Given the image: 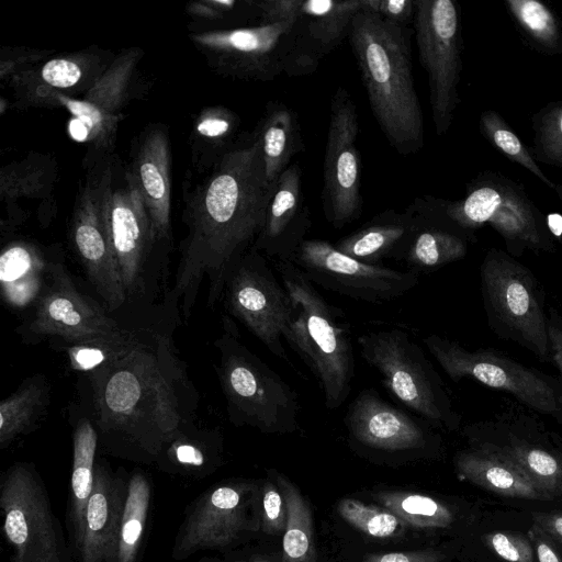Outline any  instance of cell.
Masks as SVG:
<instances>
[{
	"instance_id": "6da1fadb",
	"label": "cell",
	"mask_w": 562,
	"mask_h": 562,
	"mask_svg": "<svg viewBox=\"0 0 562 562\" xmlns=\"http://www.w3.org/2000/svg\"><path fill=\"white\" fill-rule=\"evenodd\" d=\"M276 187L267 178L256 127L239 136L196 188L187 210L189 232L170 292V302H181L187 318L205 278L207 305L223 296L228 274L262 229Z\"/></svg>"
},
{
	"instance_id": "7a4b0ae2",
	"label": "cell",
	"mask_w": 562,
	"mask_h": 562,
	"mask_svg": "<svg viewBox=\"0 0 562 562\" xmlns=\"http://www.w3.org/2000/svg\"><path fill=\"white\" fill-rule=\"evenodd\" d=\"M87 375L95 426L113 449L123 447L132 458L155 462L192 426L195 392L167 335L147 329Z\"/></svg>"
},
{
	"instance_id": "3957f363",
	"label": "cell",
	"mask_w": 562,
	"mask_h": 562,
	"mask_svg": "<svg viewBox=\"0 0 562 562\" xmlns=\"http://www.w3.org/2000/svg\"><path fill=\"white\" fill-rule=\"evenodd\" d=\"M413 33L409 26L361 9L348 34L372 113L390 145L403 156L424 146L423 112L412 71Z\"/></svg>"
},
{
	"instance_id": "277c9868",
	"label": "cell",
	"mask_w": 562,
	"mask_h": 562,
	"mask_svg": "<svg viewBox=\"0 0 562 562\" xmlns=\"http://www.w3.org/2000/svg\"><path fill=\"white\" fill-rule=\"evenodd\" d=\"M274 268L294 308L285 340L315 376L326 408L337 409L348 398L355 375L350 324L293 262L276 260Z\"/></svg>"
},
{
	"instance_id": "5b68a950",
	"label": "cell",
	"mask_w": 562,
	"mask_h": 562,
	"mask_svg": "<svg viewBox=\"0 0 562 562\" xmlns=\"http://www.w3.org/2000/svg\"><path fill=\"white\" fill-rule=\"evenodd\" d=\"M215 341L217 375L229 420L262 434H292L300 427L296 392L240 340L235 324L225 317Z\"/></svg>"
},
{
	"instance_id": "8992f818",
	"label": "cell",
	"mask_w": 562,
	"mask_h": 562,
	"mask_svg": "<svg viewBox=\"0 0 562 562\" xmlns=\"http://www.w3.org/2000/svg\"><path fill=\"white\" fill-rule=\"evenodd\" d=\"M441 204L446 215L468 233L492 226L503 237L509 255L555 250L547 216L521 183L499 172H480L467 183L462 199H441Z\"/></svg>"
},
{
	"instance_id": "52a82bcc",
	"label": "cell",
	"mask_w": 562,
	"mask_h": 562,
	"mask_svg": "<svg viewBox=\"0 0 562 562\" xmlns=\"http://www.w3.org/2000/svg\"><path fill=\"white\" fill-rule=\"evenodd\" d=\"M363 360L387 392L435 428L457 430L462 422L448 390L422 347L402 328L370 330L357 339Z\"/></svg>"
},
{
	"instance_id": "ba28073f",
	"label": "cell",
	"mask_w": 562,
	"mask_h": 562,
	"mask_svg": "<svg viewBox=\"0 0 562 562\" xmlns=\"http://www.w3.org/2000/svg\"><path fill=\"white\" fill-rule=\"evenodd\" d=\"M480 277L490 328L499 338L552 362L544 297L531 270L504 250L491 248L481 263Z\"/></svg>"
},
{
	"instance_id": "9c48e42d",
	"label": "cell",
	"mask_w": 562,
	"mask_h": 562,
	"mask_svg": "<svg viewBox=\"0 0 562 562\" xmlns=\"http://www.w3.org/2000/svg\"><path fill=\"white\" fill-rule=\"evenodd\" d=\"M0 508L10 562H74L45 484L33 465L18 462L3 473Z\"/></svg>"
},
{
	"instance_id": "30bf717a",
	"label": "cell",
	"mask_w": 562,
	"mask_h": 562,
	"mask_svg": "<svg viewBox=\"0 0 562 562\" xmlns=\"http://www.w3.org/2000/svg\"><path fill=\"white\" fill-rule=\"evenodd\" d=\"M295 20L191 34L218 74L239 80L271 81L285 72L308 75L296 44Z\"/></svg>"
},
{
	"instance_id": "8fae6325",
	"label": "cell",
	"mask_w": 562,
	"mask_h": 562,
	"mask_svg": "<svg viewBox=\"0 0 562 562\" xmlns=\"http://www.w3.org/2000/svg\"><path fill=\"white\" fill-rule=\"evenodd\" d=\"M422 340L453 382L474 379L509 393L528 408L562 424V383L557 378L494 350H468L458 341L436 334Z\"/></svg>"
},
{
	"instance_id": "7c38bea8",
	"label": "cell",
	"mask_w": 562,
	"mask_h": 562,
	"mask_svg": "<svg viewBox=\"0 0 562 562\" xmlns=\"http://www.w3.org/2000/svg\"><path fill=\"white\" fill-rule=\"evenodd\" d=\"M413 29L419 60L428 75L435 132L445 135L461 101L462 25L453 0H415Z\"/></svg>"
},
{
	"instance_id": "4fadbf2b",
	"label": "cell",
	"mask_w": 562,
	"mask_h": 562,
	"mask_svg": "<svg viewBox=\"0 0 562 562\" xmlns=\"http://www.w3.org/2000/svg\"><path fill=\"white\" fill-rule=\"evenodd\" d=\"M224 305L276 357L289 361L283 339L294 308L266 256L251 248L233 268L225 283Z\"/></svg>"
},
{
	"instance_id": "5bb4252c",
	"label": "cell",
	"mask_w": 562,
	"mask_h": 562,
	"mask_svg": "<svg viewBox=\"0 0 562 562\" xmlns=\"http://www.w3.org/2000/svg\"><path fill=\"white\" fill-rule=\"evenodd\" d=\"M542 420L510 411L468 425L471 446L495 450L513 460L551 499L562 496V440Z\"/></svg>"
},
{
	"instance_id": "9a60e30c",
	"label": "cell",
	"mask_w": 562,
	"mask_h": 562,
	"mask_svg": "<svg viewBox=\"0 0 562 562\" xmlns=\"http://www.w3.org/2000/svg\"><path fill=\"white\" fill-rule=\"evenodd\" d=\"M291 262L322 288L373 304L396 300L419 283L415 270L401 271L370 265L339 251L323 239H305Z\"/></svg>"
},
{
	"instance_id": "2e32d148",
	"label": "cell",
	"mask_w": 562,
	"mask_h": 562,
	"mask_svg": "<svg viewBox=\"0 0 562 562\" xmlns=\"http://www.w3.org/2000/svg\"><path fill=\"white\" fill-rule=\"evenodd\" d=\"M358 132L356 104L339 87L330 101L322 191L324 215L336 229L358 220L362 210Z\"/></svg>"
},
{
	"instance_id": "e0dca14e",
	"label": "cell",
	"mask_w": 562,
	"mask_h": 562,
	"mask_svg": "<svg viewBox=\"0 0 562 562\" xmlns=\"http://www.w3.org/2000/svg\"><path fill=\"white\" fill-rule=\"evenodd\" d=\"M142 54L139 48H130L116 55L101 77L80 98L46 93L37 98L32 106L64 108L71 114V131L76 132V137L88 142L98 150H111Z\"/></svg>"
},
{
	"instance_id": "ac0fdd59",
	"label": "cell",
	"mask_w": 562,
	"mask_h": 562,
	"mask_svg": "<svg viewBox=\"0 0 562 562\" xmlns=\"http://www.w3.org/2000/svg\"><path fill=\"white\" fill-rule=\"evenodd\" d=\"M254 485L226 482L201 493L187 508L171 550L180 561L201 550H225L251 529L248 507Z\"/></svg>"
},
{
	"instance_id": "d6986e66",
	"label": "cell",
	"mask_w": 562,
	"mask_h": 562,
	"mask_svg": "<svg viewBox=\"0 0 562 562\" xmlns=\"http://www.w3.org/2000/svg\"><path fill=\"white\" fill-rule=\"evenodd\" d=\"M103 206L112 249L127 299L146 289L147 261L156 244L142 195L128 171L114 186L110 167L102 172Z\"/></svg>"
},
{
	"instance_id": "ffe728a7",
	"label": "cell",
	"mask_w": 562,
	"mask_h": 562,
	"mask_svg": "<svg viewBox=\"0 0 562 562\" xmlns=\"http://www.w3.org/2000/svg\"><path fill=\"white\" fill-rule=\"evenodd\" d=\"M344 424L349 441L371 452L423 453L440 442L427 420L394 406L372 389L362 390L352 400Z\"/></svg>"
},
{
	"instance_id": "44dd1931",
	"label": "cell",
	"mask_w": 562,
	"mask_h": 562,
	"mask_svg": "<svg viewBox=\"0 0 562 562\" xmlns=\"http://www.w3.org/2000/svg\"><path fill=\"white\" fill-rule=\"evenodd\" d=\"M124 327L90 296L76 288L66 269L50 265L48 280L37 299L27 333L34 337H55L64 344L89 340Z\"/></svg>"
},
{
	"instance_id": "7402d4cb",
	"label": "cell",
	"mask_w": 562,
	"mask_h": 562,
	"mask_svg": "<svg viewBox=\"0 0 562 562\" xmlns=\"http://www.w3.org/2000/svg\"><path fill=\"white\" fill-rule=\"evenodd\" d=\"M70 239L86 274L110 313L127 300L103 206L102 173L89 179L76 201Z\"/></svg>"
},
{
	"instance_id": "603a6c76",
	"label": "cell",
	"mask_w": 562,
	"mask_h": 562,
	"mask_svg": "<svg viewBox=\"0 0 562 562\" xmlns=\"http://www.w3.org/2000/svg\"><path fill=\"white\" fill-rule=\"evenodd\" d=\"M311 226L302 171L299 164H291L277 181L265 224L252 248L273 261H291Z\"/></svg>"
},
{
	"instance_id": "cb8c5ba5",
	"label": "cell",
	"mask_w": 562,
	"mask_h": 562,
	"mask_svg": "<svg viewBox=\"0 0 562 562\" xmlns=\"http://www.w3.org/2000/svg\"><path fill=\"white\" fill-rule=\"evenodd\" d=\"M128 480L95 463L81 548L75 562H115Z\"/></svg>"
},
{
	"instance_id": "d4e9b609",
	"label": "cell",
	"mask_w": 562,
	"mask_h": 562,
	"mask_svg": "<svg viewBox=\"0 0 562 562\" xmlns=\"http://www.w3.org/2000/svg\"><path fill=\"white\" fill-rule=\"evenodd\" d=\"M115 57V56H114ZM109 53L82 50L52 58L31 70L12 75L16 95L25 105L46 93L82 97L114 59Z\"/></svg>"
},
{
	"instance_id": "484cf974",
	"label": "cell",
	"mask_w": 562,
	"mask_h": 562,
	"mask_svg": "<svg viewBox=\"0 0 562 562\" xmlns=\"http://www.w3.org/2000/svg\"><path fill=\"white\" fill-rule=\"evenodd\" d=\"M418 226L404 261L415 271H429L461 260L474 235L460 228L443 212L441 199L417 198Z\"/></svg>"
},
{
	"instance_id": "4316f807",
	"label": "cell",
	"mask_w": 562,
	"mask_h": 562,
	"mask_svg": "<svg viewBox=\"0 0 562 562\" xmlns=\"http://www.w3.org/2000/svg\"><path fill=\"white\" fill-rule=\"evenodd\" d=\"M138 189L151 222L156 244L170 232V147L160 127L146 132L128 171Z\"/></svg>"
},
{
	"instance_id": "83f0119b",
	"label": "cell",
	"mask_w": 562,
	"mask_h": 562,
	"mask_svg": "<svg viewBox=\"0 0 562 562\" xmlns=\"http://www.w3.org/2000/svg\"><path fill=\"white\" fill-rule=\"evenodd\" d=\"M361 0L303 1L295 22L296 44L308 74L349 34Z\"/></svg>"
},
{
	"instance_id": "f1b7e54d",
	"label": "cell",
	"mask_w": 562,
	"mask_h": 562,
	"mask_svg": "<svg viewBox=\"0 0 562 562\" xmlns=\"http://www.w3.org/2000/svg\"><path fill=\"white\" fill-rule=\"evenodd\" d=\"M418 226L414 203L403 212L386 210L334 246L345 255L370 265L381 260H404Z\"/></svg>"
},
{
	"instance_id": "f546056e",
	"label": "cell",
	"mask_w": 562,
	"mask_h": 562,
	"mask_svg": "<svg viewBox=\"0 0 562 562\" xmlns=\"http://www.w3.org/2000/svg\"><path fill=\"white\" fill-rule=\"evenodd\" d=\"M471 447L456 456V469L462 480L507 497L551 499L506 456L490 448Z\"/></svg>"
},
{
	"instance_id": "4dcf8cb0",
	"label": "cell",
	"mask_w": 562,
	"mask_h": 562,
	"mask_svg": "<svg viewBox=\"0 0 562 562\" xmlns=\"http://www.w3.org/2000/svg\"><path fill=\"white\" fill-rule=\"evenodd\" d=\"M98 438V431L89 419L78 422L74 431L72 471L67 509L74 562L81 548L87 505L93 488Z\"/></svg>"
},
{
	"instance_id": "1f68e13d",
	"label": "cell",
	"mask_w": 562,
	"mask_h": 562,
	"mask_svg": "<svg viewBox=\"0 0 562 562\" xmlns=\"http://www.w3.org/2000/svg\"><path fill=\"white\" fill-rule=\"evenodd\" d=\"M257 130L267 178L276 183L291 159L304 150L297 115L285 103L270 101Z\"/></svg>"
},
{
	"instance_id": "d6a6232c",
	"label": "cell",
	"mask_w": 562,
	"mask_h": 562,
	"mask_svg": "<svg viewBox=\"0 0 562 562\" xmlns=\"http://www.w3.org/2000/svg\"><path fill=\"white\" fill-rule=\"evenodd\" d=\"M221 454L218 432H193L190 427L169 442L155 462L166 473L201 479L220 465Z\"/></svg>"
},
{
	"instance_id": "836d02e7",
	"label": "cell",
	"mask_w": 562,
	"mask_h": 562,
	"mask_svg": "<svg viewBox=\"0 0 562 562\" xmlns=\"http://www.w3.org/2000/svg\"><path fill=\"white\" fill-rule=\"evenodd\" d=\"M274 479L283 494L288 512L281 562H317L313 515L308 503L288 477L274 473Z\"/></svg>"
},
{
	"instance_id": "e575fe53",
	"label": "cell",
	"mask_w": 562,
	"mask_h": 562,
	"mask_svg": "<svg viewBox=\"0 0 562 562\" xmlns=\"http://www.w3.org/2000/svg\"><path fill=\"white\" fill-rule=\"evenodd\" d=\"M44 270V260L33 245L23 241L8 245L0 259L3 295L11 304H24L33 299Z\"/></svg>"
},
{
	"instance_id": "d590c367",
	"label": "cell",
	"mask_w": 562,
	"mask_h": 562,
	"mask_svg": "<svg viewBox=\"0 0 562 562\" xmlns=\"http://www.w3.org/2000/svg\"><path fill=\"white\" fill-rule=\"evenodd\" d=\"M48 391L42 376L25 381L0 404V447H8L25 432L47 403Z\"/></svg>"
},
{
	"instance_id": "8d00e7d4",
	"label": "cell",
	"mask_w": 562,
	"mask_h": 562,
	"mask_svg": "<svg viewBox=\"0 0 562 562\" xmlns=\"http://www.w3.org/2000/svg\"><path fill=\"white\" fill-rule=\"evenodd\" d=\"M151 497L150 483L142 472L128 479L120 541L115 562H137Z\"/></svg>"
},
{
	"instance_id": "74e56055",
	"label": "cell",
	"mask_w": 562,
	"mask_h": 562,
	"mask_svg": "<svg viewBox=\"0 0 562 562\" xmlns=\"http://www.w3.org/2000/svg\"><path fill=\"white\" fill-rule=\"evenodd\" d=\"M504 3L518 30L539 50L562 52L561 22L546 3L538 0H505Z\"/></svg>"
},
{
	"instance_id": "f35d334b",
	"label": "cell",
	"mask_w": 562,
	"mask_h": 562,
	"mask_svg": "<svg viewBox=\"0 0 562 562\" xmlns=\"http://www.w3.org/2000/svg\"><path fill=\"white\" fill-rule=\"evenodd\" d=\"M240 120L224 106H210L199 115L193 128V149L214 167L220 158L237 142Z\"/></svg>"
},
{
	"instance_id": "ab89813d",
	"label": "cell",
	"mask_w": 562,
	"mask_h": 562,
	"mask_svg": "<svg viewBox=\"0 0 562 562\" xmlns=\"http://www.w3.org/2000/svg\"><path fill=\"white\" fill-rule=\"evenodd\" d=\"M382 505L403 522L422 528H447L454 521L452 510L441 502L416 493L386 491L378 494Z\"/></svg>"
},
{
	"instance_id": "60d3db41",
	"label": "cell",
	"mask_w": 562,
	"mask_h": 562,
	"mask_svg": "<svg viewBox=\"0 0 562 562\" xmlns=\"http://www.w3.org/2000/svg\"><path fill=\"white\" fill-rule=\"evenodd\" d=\"M147 328L122 330L89 340L64 344L70 367L81 373H89L116 358L134 345Z\"/></svg>"
},
{
	"instance_id": "b9f144b4",
	"label": "cell",
	"mask_w": 562,
	"mask_h": 562,
	"mask_svg": "<svg viewBox=\"0 0 562 562\" xmlns=\"http://www.w3.org/2000/svg\"><path fill=\"white\" fill-rule=\"evenodd\" d=\"M481 135L508 160L516 162L554 189L555 183L540 169L530 149L510 128L504 117L494 110H485L479 120Z\"/></svg>"
},
{
	"instance_id": "7bdbcfd3",
	"label": "cell",
	"mask_w": 562,
	"mask_h": 562,
	"mask_svg": "<svg viewBox=\"0 0 562 562\" xmlns=\"http://www.w3.org/2000/svg\"><path fill=\"white\" fill-rule=\"evenodd\" d=\"M531 128L535 160L562 168V101L549 102L533 113Z\"/></svg>"
},
{
	"instance_id": "ee69618b",
	"label": "cell",
	"mask_w": 562,
	"mask_h": 562,
	"mask_svg": "<svg viewBox=\"0 0 562 562\" xmlns=\"http://www.w3.org/2000/svg\"><path fill=\"white\" fill-rule=\"evenodd\" d=\"M341 518L356 529L374 538H391L403 530L404 522L385 507L344 498L337 505Z\"/></svg>"
},
{
	"instance_id": "f6af8a7d",
	"label": "cell",
	"mask_w": 562,
	"mask_h": 562,
	"mask_svg": "<svg viewBox=\"0 0 562 562\" xmlns=\"http://www.w3.org/2000/svg\"><path fill=\"white\" fill-rule=\"evenodd\" d=\"M44 172L37 166L19 164L1 170V195L13 198L21 195H35L43 186L41 178Z\"/></svg>"
},
{
	"instance_id": "bcb514c9",
	"label": "cell",
	"mask_w": 562,
	"mask_h": 562,
	"mask_svg": "<svg viewBox=\"0 0 562 562\" xmlns=\"http://www.w3.org/2000/svg\"><path fill=\"white\" fill-rule=\"evenodd\" d=\"M486 546L507 562H533L535 551L530 538L512 531H494L484 536Z\"/></svg>"
},
{
	"instance_id": "7dc6e473",
	"label": "cell",
	"mask_w": 562,
	"mask_h": 562,
	"mask_svg": "<svg viewBox=\"0 0 562 562\" xmlns=\"http://www.w3.org/2000/svg\"><path fill=\"white\" fill-rule=\"evenodd\" d=\"M261 529L265 533L276 535L285 531L286 505L278 484L268 480L262 487Z\"/></svg>"
},
{
	"instance_id": "c3c4849f",
	"label": "cell",
	"mask_w": 562,
	"mask_h": 562,
	"mask_svg": "<svg viewBox=\"0 0 562 562\" xmlns=\"http://www.w3.org/2000/svg\"><path fill=\"white\" fill-rule=\"evenodd\" d=\"M361 9L392 23L409 26L414 21L415 0H361Z\"/></svg>"
},
{
	"instance_id": "681fc988",
	"label": "cell",
	"mask_w": 562,
	"mask_h": 562,
	"mask_svg": "<svg viewBox=\"0 0 562 562\" xmlns=\"http://www.w3.org/2000/svg\"><path fill=\"white\" fill-rule=\"evenodd\" d=\"M304 0L257 1L259 25L295 20Z\"/></svg>"
},
{
	"instance_id": "f907efd6",
	"label": "cell",
	"mask_w": 562,
	"mask_h": 562,
	"mask_svg": "<svg viewBox=\"0 0 562 562\" xmlns=\"http://www.w3.org/2000/svg\"><path fill=\"white\" fill-rule=\"evenodd\" d=\"M443 559L442 552L426 550L371 554L364 562H441Z\"/></svg>"
},
{
	"instance_id": "816d5d0a",
	"label": "cell",
	"mask_w": 562,
	"mask_h": 562,
	"mask_svg": "<svg viewBox=\"0 0 562 562\" xmlns=\"http://www.w3.org/2000/svg\"><path fill=\"white\" fill-rule=\"evenodd\" d=\"M528 537L538 562H562L554 541L540 527L532 524Z\"/></svg>"
},
{
	"instance_id": "f5cc1de1",
	"label": "cell",
	"mask_w": 562,
	"mask_h": 562,
	"mask_svg": "<svg viewBox=\"0 0 562 562\" xmlns=\"http://www.w3.org/2000/svg\"><path fill=\"white\" fill-rule=\"evenodd\" d=\"M548 331L552 362L559 370L562 383V316L553 308H550L548 313Z\"/></svg>"
},
{
	"instance_id": "db71d44e",
	"label": "cell",
	"mask_w": 562,
	"mask_h": 562,
	"mask_svg": "<svg viewBox=\"0 0 562 562\" xmlns=\"http://www.w3.org/2000/svg\"><path fill=\"white\" fill-rule=\"evenodd\" d=\"M531 517L535 525L562 546V513L533 512Z\"/></svg>"
},
{
	"instance_id": "11a10c76",
	"label": "cell",
	"mask_w": 562,
	"mask_h": 562,
	"mask_svg": "<svg viewBox=\"0 0 562 562\" xmlns=\"http://www.w3.org/2000/svg\"><path fill=\"white\" fill-rule=\"evenodd\" d=\"M553 190L555 191L559 199L562 201V184H559V183L555 184Z\"/></svg>"
},
{
	"instance_id": "9f6ffc18",
	"label": "cell",
	"mask_w": 562,
	"mask_h": 562,
	"mask_svg": "<svg viewBox=\"0 0 562 562\" xmlns=\"http://www.w3.org/2000/svg\"><path fill=\"white\" fill-rule=\"evenodd\" d=\"M198 562H223V561H221V560H218L216 558H203V559H201Z\"/></svg>"
},
{
	"instance_id": "6f0895ef",
	"label": "cell",
	"mask_w": 562,
	"mask_h": 562,
	"mask_svg": "<svg viewBox=\"0 0 562 562\" xmlns=\"http://www.w3.org/2000/svg\"><path fill=\"white\" fill-rule=\"evenodd\" d=\"M559 238H560V241L562 243V234H561V236Z\"/></svg>"
},
{
	"instance_id": "680465c9",
	"label": "cell",
	"mask_w": 562,
	"mask_h": 562,
	"mask_svg": "<svg viewBox=\"0 0 562 562\" xmlns=\"http://www.w3.org/2000/svg\"><path fill=\"white\" fill-rule=\"evenodd\" d=\"M255 562H259V561H255Z\"/></svg>"
}]
</instances>
